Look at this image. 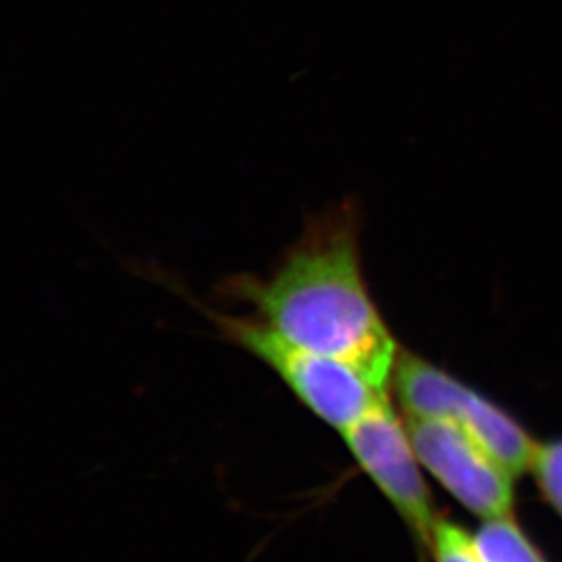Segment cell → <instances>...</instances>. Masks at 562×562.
<instances>
[{"label":"cell","instance_id":"cell-1","mask_svg":"<svg viewBox=\"0 0 562 562\" xmlns=\"http://www.w3.org/2000/svg\"><path fill=\"white\" fill-rule=\"evenodd\" d=\"M223 294L305 351L349 363L387 391L401 349L369 294L355 205L308 222L269 277H236Z\"/></svg>","mask_w":562,"mask_h":562},{"label":"cell","instance_id":"cell-2","mask_svg":"<svg viewBox=\"0 0 562 562\" xmlns=\"http://www.w3.org/2000/svg\"><path fill=\"white\" fill-rule=\"evenodd\" d=\"M134 272L150 280H161L162 285L183 294L225 340L271 368L303 406L338 431H344L387 398V391L369 382L358 369L294 346L256 316H236L206 307L165 272L157 277L143 269H134Z\"/></svg>","mask_w":562,"mask_h":562},{"label":"cell","instance_id":"cell-3","mask_svg":"<svg viewBox=\"0 0 562 562\" xmlns=\"http://www.w3.org/2000/svg\"><path fill=\"white\" fill-rule=\"evenodd\" d=\"M393 382L409 417L454 420L512 475L530 471L539 443L486 396L412 352L398 355Z\"/></svg>","mask_w":562,"mask_h":562},{"label":"cell","instance_id":"cell-4","mask_svg":"<svg viewBox=\"0 0 562 562\" xmlns=\"http://www.w3.org/2000/svg\"><path fill=\"white\" fill-rule=\"evenodd\" d=\"M407 431L420 464L471 514L512 517L515 476L464 427L449 418L409 417Z\"/></svg>","mask_w":562,"mask_h":562},{"label":"cell","instance_id":"cell-5","mask_svg":"<svg viewBox=\"0 0 562 562\" xmlns=\"http://www.w3.org/2000/svg\"><path fill=\"white\" fill-rule=\"evenodd\" d=\"M340 432L358 465L384 493L420 542L429 547L438 517L407 426H402L390 398L380 401L371 412Z\"/></svg>","mask_w":562,"mask_h":562},{"label":"cell","instance_id":"cell-6","mask_svg":"<svg viewBox=\"0 0 562 562\" xmlns=\"http://www.w3.org/2000/svg\"><path fill=\"white\" fill-rule=\"evenodd\" d=\"M476 547L487 562H547L536 544L512 517L484 520L476 531Z\"/></svg>","mask_w":562,"mask_h":562},{"label":"cell","instance_id":"cell-7","mask_svg":"<svg viewBox=\"0 0 562 562\" xmlns=\"http://www.w3.org/2000/svg\"><path fill=\"white\" fill-rule=\"evenodd\" d=\"M530 473L544 501L562 519V438L537 446Z\"/></svg>","mask_w":562,"mask_h":562},{"label":"cell","instance_id":"cell-8","mask_svg":"<svg viewBox=\"0 0 562 562\" xmlns=\"http://www.w3.org/2000/svg\"><path fill=\"white\" fill-rule=\"evenodd\" d=\"M429 547L437 562H487L476 547L475 537L440 517L432 528Z\"/></svg>","mask_w":562,"mask_h":562}]
</instances>
